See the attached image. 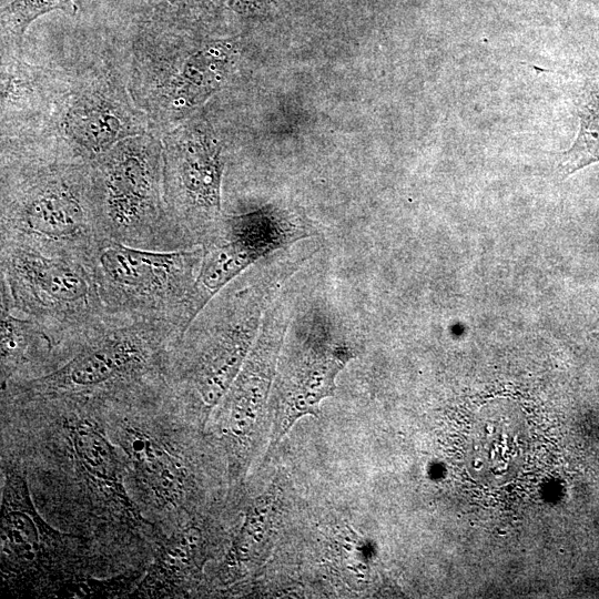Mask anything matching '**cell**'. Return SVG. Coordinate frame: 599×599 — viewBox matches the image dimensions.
Instances as JSON below:
<instances>
[{
    "instance_id": "obj_1",
    "label": "cell",
    "mask_w": 599,
    "mask_h": 599,
    "mask_svg": "<svg viewBox=\"0 0 599 599\" xmlns=\"http://www.w3.org/2000/svg\"><path fill=\"white\" fill-rule=\"evenodd\" d=\"M0 243L90 266L104 241L91 163L49 142L2 143Z\"/></svg>"
},
{
    "instance_id": "obj_2",
    "label": "cell",
    "mask_w": 599,
    "mask_h": 599,
    "mask_svg": "<svg viewBox=\"0 0 599 599\" xmlns=\"http://www.w3.org/2000/svg\"><path fill=\"white\" fill-rule=\"evenodd\" d=\"M182 328L163 321L109 314L55 351L47 373L19 383L21 393L84 395L141 383L159 374Z\"/></svg>"
},
{
    "instance_id": "obj_3",
    "label": "cell",
    "mask_w": 599,
    "mask_h": 599,
    "mask_svg": "<svg viewBox=\"0 0 599 599\" xmlns=\"http://www.w3.org/2000/svg\"><path fill=\"white\" fill-rule=\"evenodd\" d=\"M94 199L104 240L152 250H184L170 217L161 136H130L91 162Z\"/></svg>"
},
{
    "instance_id": "obj_4",
    "label": "cell",
    "mask_w": 599,
    "mask_h": 599,
    "mask_svg": "<svg viewBox=\"0 0 599 599\" xmlns=\"http://www.w3.org/2000/svg\"><path fill=\"white\" fill-rule=\"evenodd\" d=\"M202 255V246L152 251L104 240L90 268L109 314L170 322L183 332L195 317Z\"/></svg>"
},
{
    "instance_id": "obj_5",
    "label": "cell",
    "mask_w": 599,
    "mask_h": 599,
    "mask_svg": "<svg viewBox=\"0 0 599 599\" xmlns=\"http://www.w3.org/2000/svg\"><path fill=\"white\" fill-rule=\"evenodd\" d=\"M133 48L130 93L162 132L190 118L221 85L235 52L223 40L187 51L181 30L139 23Z\"/></svg>"
},
{
    "instance_id": "obj_6",
    "label": "cell",
    "mask_w": 599,
    "mask_h": 599,
    "mask_svg": "<svg viewBox=\"0 0 599 599\" xmlns=\"http://www.w3.org/2000/svg\"><path fill=\"white\" fill-rule=\"evenodd\" d=\"M0 246L1 303L35 321L55 348L109 315L90 266L17 244Z\"/></svg>"
},
{
    "instance_id": "obj_7",
    "label": "cell",
    "mask_w": 599,
    "mask_h": 599,
    "mask_svg": "<svg viewBox=\"0 0 599 599\" xmlns=\"http://www.w3.org/2000/svg\"><path fill=\"white\" fill-rule=\"evenodd\" d=\"M254 291L243 283L223 288L170 349L179 385L206 410L223 398L253 347L260 313Z\"/></svg>"
},
{
    "instance_id": "obj_8",
    "label": "cell",
    "mask_w": 599,
    "mask_h": 599,
    "mask_svg": "<svg viewBox=\"0 0 599 599\" xmlns=\"http://www.w3.org/2000/svg\"><path fill=\"white\" fill-rule=\"evenodd\" d=\"M160 136L170 217L185 248L202 246L223 221L222 144L197 118H187Z\"/></svg>"
},
{
    "instance_id": "obj_9",
    "label": "cell",
    "mask_w": 599,
    "mask_h": 599,
    "mask_svg": "<svg viewBox=\"0 0 599 599\" xmlns=\"http://www.w3.org/2000/svg\"><path fill=\"white\" fill-rule=\"evenodd\" d=\"M49 108L52 142L90 163L120 141L152 131L129 87L109 71L72 80L52 95Z\"/></svg>"
},
{
    "instance_id": "obj_10",
    "label": "cell",
    "mask_w": 599,
    "mask_h": 599,
    "mask_svg": "<svg viewBox=\"0 0 599 599\" xmlns=\"http://www.w3.org/2000/svg\"><path fill=\"white\" fill-rule=\"evenodd\" d=\"M351 357L345 348L313 345L284 362L272 390L271 446L298 418L318 413L321 400L334 394L335 378Z\"/></svg>"
},
{
    "instance_id": "obj_11",
    "label": "cell",
    "mask_w": 599,
    "mask_h": 599,
    "mask_svg": "<svg viewBox=\"0 0 599 599\" xmlns=\"http://www.w3.org/2000/svg\"><path fill=\"white\" fill-rule=\"evenodd\" d=\"M285 328L284 312L277 304L273 312L267 313L255 344L222 398L224 433L236 450L246 449L253 438Z\"/></svg>"
},
{
    "instance_id": "obj_12",
    "label": "cell",
    "mask_w": 599,
    "mask_h": 599,
    "mask_svg": "<svg viewBox=\"0 0 599 599\" xmlns=\"http://www.w3.org/2000/svg\"><path fill=\"white\" fill-rule=\"evenodd\" d=\"M62 535L37 512L20 474H7L1 501V562L7 571L39 569L60 547Z\"/></svg>"
},
{
    "instance_id": "obj_13",
    "label": "cell",
    "mask_w": 599,
    "mask_h": 599,
    "mask_svg": "<svg viewBox=\"0 0 599 599\" xmlns=\"http://www.w3.org/2000/svg\"><path fill=\"white\" fill-rule=\"evenodd\" d=\"M75 464L88 486L124 517L143 521L123 484L120 457L94 423L84 418L65 420Z\"/></svg>"
},
{
    "instance_id": "obj_14",
    "label": "cell",
    "mask_w": 599,
    "mask_h": 599,
    "mask_svg": "<svg viewBox=\"0 0 599 599\" xmlns=\"http://www.w3.org/2000/svg\"><path fill=\"white\" fill-rule=\"evenodd\" d=\"M526 437L521 420L508 414H487L474 425L468 443L470 471L487 481L508 478L524 459Z\"/></svg>"
},
{
    "instance_id": "obj_15",
    "label": "cell",
    "mask_w": 599,
    "mask_h": 599,
    "mask_svg": "<svg viewBox=\"0 0 599 599\" xmlns=\"http://www.w3.org/2000/svg\"><path fill=\"white\" fill-rule=\"evenodd\" d=\"M120 445L131 460L138 478L156 501L174 506L184 494V471L176 457L156 438L139 428L125 427Z\"/></svg>"
},
{
    "instance_id": "obj_16",
    "label": "cell",
    "mask_w": 599,
    "mask_h": 599,
    "mask_svg": "<svg viewBox=\"0 0 599 599\" xmlns=\"http://www.w3.org/2000/svg\"><path fill=\"white\" fill-rule=\"evenodd\" d=\"M0 351L2 378L22 368L54 361L55 346L47 332L33 319L1 303Z\"/></svg>"
},
{
    "instance_id": "obj_17",
    "label": "cell",
    "mask_w": 599,
    "mask_h": 599,
    "mask_svg": "<svg viewBox=\"0 0 599 599\" xmlns=\"http://www.w3.org/2000/svg\"><path fill=\"white\" fill-rule=\"evenodd\" d=\"M199 541V531L192 527L167 538L158 548L138 593L159 596L179 587L193 570Z\"/></svg>"
},
{
    "instance_id": "obj_18",
    "label": "cell",
    "mask_w": 599,
    "mask_h": 599,
    "mask_svg": "<svg viewBox=\"0 0 599 599\" xmlns=\"http://www.w3.org/2000/svg\"><path fill=\"white\" fill-rule=\"evenodd\" d=\"M579 130L561 154L560 171L570 175L599 161V78L589 82L578 102Z\"/></svg>"
},
{
    "instance_id": "obj_19",
    "label": "cell",
    "mask_w": 599,
    "mask_h": 599,
    "mask_svg": "<svg viewBox=\"0 0 599 599\" xmlns=\"http://www.w3.org/2000/svg\"><path fill=\"white\" fill-rule=\"evenodd\" d=\"M77 11L74 0H10L1 9L2 50H18L33 21L52 11Z\"/></svg>"
},
{
    "instance_id": "obj_20",
    "label": "cell",
    "mask_w": 599,
    "mask_h": 599,
    "mask_svg": "<svg viewBox=\"0 0 599 599\" xmlns=\"http://www.w3.org/2000/svg\"><path fill=\"white\" fill-rule=\"evenodd\" d=\"M220 0H135L138 23L169 30H186Z\"/></svg>"
}]
</instances>
